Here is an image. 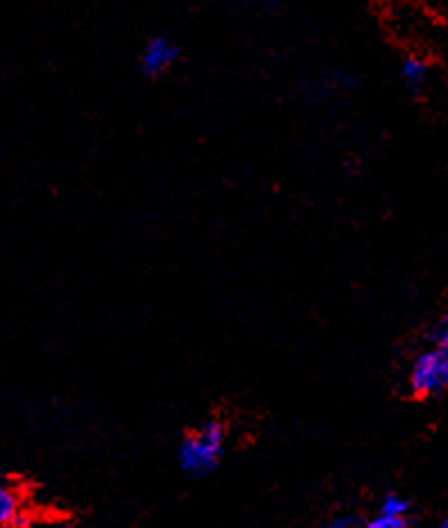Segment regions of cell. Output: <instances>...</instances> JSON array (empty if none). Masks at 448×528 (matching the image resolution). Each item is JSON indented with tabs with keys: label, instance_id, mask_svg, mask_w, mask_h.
I'll return each mask as SVG.
<instances>
[{
	"label": "cell",
	"instance_id": "cell-9",
	"mask_svg": "<svg viewBox=\"0 0 448 528\" xmlns=\"http://www.w3.org/2000/svg\"><path fill=\"white\" fill-rule=\"evenodd\" d=\"M435 340L437 343H448V315L442 322H439V327L435 331Z\"/></svg>",
	"mask_w": 448,
	"mask_h": 528
},
{
	"label": "cell",
	"instance_id": "cell-2",
	"mask_svg": "<svg viewBox=\"0 0 448 528\" xmlns=\"http://www.w3.org/2000/svg\"><path fill=\"white\" fill-rule=\"evenodd\" d=\"M410 388L419 397H433L448 388V343H437L419 356L410 372Z\"/></svg>",
	"mask_w": 448,
	"mask_h": 528
},
{
	"label": "cell",
	"instance_id": "cell-3",
	"mask_svg": "<svg viewBox=\"0 0 448 528\" xmlns=\"http://www.w3.org/2000/svg\"><path fill=\"white\" fill-rule=\"evenodd\" d=\"M177 46L172 44L170 39L166 37H157L152 39L148 46L143 50V57H141V64H143V71L148 75H159L163 71H168V68L175 64L177 59Z\"/></svg>",
	"mask_w": 448,
	"mask_h": 528
},
{
	"label": "cell",
	"instance_id": "cell-7",
	"mask_svg": "<svg viewBox=\"0 0 448 528\" xmlns=\"http://www.w3.org/2000/svg\"><path fill=\"white\" fill-rule=\"evenodd\" d=\"M367 528H410L406 517H385V515H376L372 522L367 524Z\"/></svg>",
	"mask_w": 448,
	"mask_h": 528
},
{
	"label": "cell",
	"instance_id": "cell-11",
	"mask_svg": "<svg viewBox=\"0 0 448 528\" xmlns=\"http://www.w3.org/2000/svg\"><path fill=\"white\" fill-rule=\"evenodd\" d=\"M442 528H448V517L444 519V524H442Z\"/></svg>",
	"mask_w": 448,
	"mask_h": 528
},
{
	"label": "cell",
	"instance_id": "cell-10",
	"mask_svg": "<svg viewBox=\"0 0 448 528\" xmlns=\"http://www.w3.org/2000/svg\"><path fill=\"white\" fill-rule=\"evenodd\" d=\"M249 5H270V0H245Z\"/></svg>",
	"mask_w": 448,
	"mask_h": 528
},
{
	"label": "cell",
	"instance_id": "cell-8",
	"mask_svg": "<svg viewBox=\"0 0 448 528\" xmlns=\"http://www.w3.org/2000/svg\"><path fill=\"white\" fill-rule=\"evenodd\" d=\"M320 528H356V517H349V515L333 517L326 524H322Z\"/></svg>",
	"mask_w": 448,
	"mask_h": 528
},
{
	"label": "cell",
	"instance_id": "cell-1",
	"mask_svg": "<svg viewBox=\"0 0 448 528\" xmlns=\"http://www.w3.org/2000/svg\"><path fill=\"white\" fill-rule=\"evenodd\" d=\"M224 449V427L220 422H206L193 433H188L184 438L182 447H179V463H182L184 472L202 476L211 472L215 465L220 463Z\"/></svg>",
	"mask_w": 448,
	"mask_h": 528
},
{
	"label": "cell",
	"instance_id": "cell-4",
	"mask_svg": "<svg viewBox=\"0 0 448 528\" xmlns=\"http://www.w3.org/2000/svg\"><path fill=\"white\" fill-rule=\"evenodd\" d=\"M25 508H23V497L19 488L7 483L0 490V524L5 528H19L23 524Z\"/></svg>",
	"mask_w": 448,
	"mask_h": 528
},
{
	"label": "cell",
	"instance_id": "cell-5",
	"mask_svg": "<svg viewBox=\"0 0 448 528\" xmlns=\"http://www.w3.org/2000/svg\"><path fill=\"white\" fill-rule=\"evenodd\" d=\"M403 80H406L410 89L419 91L426 82V64L421 62V59H415V57L408 59V62L403 64Z\"/></svg>",
	"mask_w": 448,
	"mask_h": 528
},
{
	"label": "cell",
	"instance_id": "cell-6",
	"mask_svg": "<svg viewBox=\"0 0 448 528\" xmlns=\"http://www.w3.org/2000/svg\"><path fill=\"white\" fill-rule=\"evenodd\" d=\"M408 508L410 504L406 499H403L401 495H387L383 499V504H381V510H378V515H385V517H406L408 513Z\"/></svg>",
	"mask_w": 448,
	"mask_h": 528
}]
</instances>
